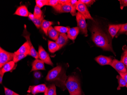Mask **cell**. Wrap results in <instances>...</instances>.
Instances as JSON below:
<instances>
[{
  "label": "cell",
  "instance_id": "1",
  "mask_svg": "<svg viewBox=\"0 0 127 95\" xmlns=\"http://www.w3.org/2000/svg\"><path fill=\"white\" fill-rule=\"evenodd\" d=\"M92 38L95 45L104 50L113 51L112 41L110 37L105 34L98 25L93 24L91 28Z\"/></svg>",
  "mask_w": 127,
  "mask_h": 95
},
{
  "label": "cell",
  "instance_id": "2",
  "mask_svg": "<svg viewBox=\"0 0 127 95\" xmlns=\"http://www.w3.org/2000/svg\"><path fill=\"white\" fill-rule=\"evenodd\" d=\"M62 68L60 65L56 66L48 72L46 79L47 81L57 83L60 81L65 85V81L67 76L65 74H62Z\"/></svg>",
  "mask_w": 127,
  "mask_h": 95
},
{
  "label": "cell",
  "instance_id": "3",
  "mask_svg": "<svg viewBox=\"0 0 127 95\" xmlns=\"http://www.w3.org/2000/svg\"><path fill=\"white\" fill-rule=\"evenodd\" d=\"M65 85L70 95H82L80 82L76 76H72L68 77Z\"/></svg>",
  "mask_w": 127,
  "mask_h": 95
},
{
  "label": "cell",
  "instance_id": "4",
  "mask_svg": "<svg viewBox=\"0 0 127 95\" xmlns=\"http://www.w3.org/2000/svg\"><path fill=\"white\" fill-rule=\"evenodd\" d=\"M76 16L78 27L79 28L81 33L85 37H87L88 36L87 28V25L86 21V18L78 11L77 13Z\"/></svg>",
  "mask_w": 127,
  "mask_h": 95
},
{
  "label": "cell",
  "instance_id": "5",
  "mask_svg": "<svg viewBox=\"0 0 127 95\" xmlns=\"http://www.w3.org/2000/svg\"><path fill=\"white\" fill-rule=\"evenodd\" d=\"M14 53L6 51L0 47V67H2L6 63L13 60Z\"/></svg>",
  "mask_w": 127,
  "mask_h": 95
},
{
  "label": "cell",
  "instance_id": "6",
  "mask_svg": "<svg viewBox=\"0 0 127 95\" xmlns=\"http://www.w3.org/2000/svg\"><path fill=\"white\" fill-rule=\"evenodd\" d=\"M38 55L39 59L44 63L53 66V63L51 61L49 54L47 53L42 46H39L38 47Z\"/></svg>",
  "mask_w": 127,
  "mask_h": 95
},
{
  "label": "cell",
  "instance_id": "7",
  "mask_svg": "<svg viewBox=\"0 0 127 95\" xmlns=\"http://www.w3.org/2000/svg\"><path fill=\"white\" fill-rule=\"evenodd\" d=\"M77 10L78 11V12L80 13H81L85 17L86 19L94 20L93 18L91 15L86 5L81 2L80 0H78V2Z\"/></svg>",
  "mask_w": 127,
  "mask_h": 95
},
{
  "label": "cell",
  "instance_id": "8",
  "mask_svg": "<svg viewBox=\"0 0 127 95\" xmlns=\"http://www.w3.org/2000/svg\"><path fill=\"white\" fill-rule=\"evenodd\" d=\"M23 36L25 38L27 41H28L30 44L31 49L29 55H30L31 56L35 58V59H38V58H39L38 53L36 51V50L34 48L33 46L32 45V43L31 41L30 38V34L27 32L26 28H25V30L23 32Z\"/></svg>",
  "mask_w": 127,
  "mask_h": 95
},
{
  "label": "cell",
  "instance_id": "9",
  "mask_svg": "<svg viewBox=\"0 0 127 95\" xmlns=\"http://www.w3.org/2000/svg\"><path fill=\"white\" fill-rule=\"evenodd\" d=\"M110 65L115 69L118 72L125 73L127 72V69L125 64L122 61L114 59L110 63Z\"/></svg>",
  "mask_w": 127,
  "mask_h": 95
},
{
  "label": "cell",
  "instance_id": "10",
  "mask_svg": "<svg viewBox=\"0 0 127 95\" xmlns=\"http://www.w3.org/2000/svg\"><path fill=\"white\" fill-rule=\"evenodd\" d=\"M47 89V87L45 84H41L38 85L30 86L28 92L31 93L35 95L38 93H45Z\"/></svg>",
  "mask_w": 127,
  "mask_h": 95
},
{
  "label": "cell",
  "instance_id": "11",
  "mask_svg": "<svg viewBox=\"0 0 127 95\" xmlns=\"http://www.w3.org/2000/svg\"><path fill=\"white\" fill-rule=\"evenodd\" d=\"M53 8L56 11L59 13H70L72 10L70 4L62 5L58 3L57 5Z\"/></svg>",
  "mask_w": 127,
  "mask_h": 95
},
{
  "label": "cell",
  "instance_id": "12",
  "mask_svg": "<svg viewBox=\"0 0 127 95\" xmlns=\"http://www.w3.org/2000/svg\"><path fill=\"white\" fill-rule=\"evenodd\" d=\"M31 72L38 70H45L44 63L40 59H35L32 63Z\"/></svg>",
  "mask_w": 127,
  "mask_h": 95
},
{
  "label": "cell",
  "instance_id": "13",
  "mask_svg": "<svg viewBox=\"0 0 127 95\" xmlns=\"http://www.w3.org/2000/svg\"><path fill=\"white\" fill-rule=\"evenodd\" d=\"M95 60L97 63L101 65H110L111 62L112 61V59L110 57H107L103 56H99L96 57Z\"/></svg>",
  "mask_w": 127,
  "mask_h": 95
},
{
  "label": "cell",
  "instance_id": "14",
  "mask_svg": "<svg viewBox=\"0 0 127 95\" xmlns=\"http://www.w3.org/2000/svg\"><path fill=\"white\" fill-rule=\"evenodd\" d=\"M29 12L27 7L25 5H21L17 8L14 15H17L23 17L28 16Z\"/></svg>",
  "mask_w": 127,
  "mask_h": 95
},
{
  "label": "cell",
  "instance_id": "15",
  "mask_svg": "<svg viewBox=\"0 0 127 95\" xmlns=\"http://www.w3.org/2000/svg\"><path fill=\"white\" fill-rule=\"evenodd\" d=\"M16 67L15 63L13 61H12L6 63L2 67L0 68V70H1L3 73H5L7 72H12L15 68Z\"/></svg>",
  "mask_w": 127,
  "mask_h": 95
},
{
  "label": "cell",
  "instance_id": "16",
  "mask_svg": "<svg viewBox=\"0 0 127 95\" xmlns=\"http://www.w3.org/2000/svg\"><path fill=\"white\" fill-rule=\"evenodd\" d=\"M68 41L67 35L65 33H60L58 38L56 41V42L61 48L67 44Z\"/></svg>",
  "mask_w": 127,
  "mask_h": 95
},
{
  "label": "cell",
  "instance_id": "17",
  "mask_svg": "<svg viewBox=\"0 0 127 95\" xmlns=\"http://www.w3.org/2000/svg\"><path fill=\"white\" fill-rule=\"evenodd\" d=\"M80 32V29L78 27H74L70 29L67 32L68 38L73 41L76 39Z\"/></svg>",
  "mask_w": 127,
  "mask_h": 95
},
{
  "label": "cell",
  "instance_id": "18",
  "mask_svg": "<svg viewBox=\"0 0 127 95\" xmlns=\"http://www.w3.org/2000/svg\"><path fill=\"white\" fill-rule=\"evenodd\" d=\"M122 24H119L110 25L109 26L108 31L112 38H113L117 34L122 27Z\"/></svg>",
  "mask_w": 127,
  "mask_h": 95
},
{
  "label": "cell",
  "instance_id": "19",
  "mask_svg": "<svg viewBox=\"0 0 127 95\" xmlns=\"http://www.w3.org/2000/svg\"><path fill=\"white\" fill-rule=\"evenodd\" d=\"M30 44L28 41H26L16 52L28 55L30 54Z\"/></svg>",
  "mask_w": 127,
  "mask_h": 95
},
{
  "label": "cell",
  "instance_id": "20",
  "mask_svg": "<svg viewBox=\"0 0 127 95\" xmlns=\"http://www.w3.org/2000/svg\"><path fill=\"white\" fill-rule=\"evenodd\" d=\"M60 33L52 26L50 27L48 32V35L50 38L53 40L56 41L59 37Z\"/></svg>",
  "mask_w": 127,
  "mask_h": 95
},
{
  "label": "cell",
  "instance_id": "21",
  "mask_svg": "<svg viewBox=\"0 0 127 95\" xmlns=\"http://www.w3.org/2000/svg\"><path fill=\"white\" fill-rule=\"evenodd\" d=\"M48 48L49 52L52 53L59 50L60 48L56 43L51 41H48Z\"/></svg>",
  "mask_w": 127,
  "mask_h": 95
},
{
  "label": "cell",
  "instance_id": "22",
  "mask_svg": "<svg viewBox=\"0 0 127 95\" xmlns=\"http://www.w3.org/2000/svg\"><path fill=\"white\" fill-rule=\"evenodd\" d=\"M53 24V22L44 20L43 21L41 28L45 34L48 35V32L50 27Z\"/></svg>",
  "mask_w": 127,
  "mask_h": 95
},
{
  "label": "cell",
  "instance_id": "23",
  "mask_svg": "<svg viewBox=\"0 0 127 95\" xmlns=\"http://www.w3.org/2000/svg\"><path fill=\"white\" fill-rule=\"evenodd\" d=\"M56 94V87L54 84L50 85L47 88L46 91L44 93V95H55Z\"/></svg>",
  "mask_w": 127,
  "mask_h": 95
},
{
  "label": "cell",
  "instance_id": "24",
  "mask_svg": "<svg viewBox=\"0 0 127 95\" xmlns=\"http://www.w3.org/2000/svg\"><path fill=\"white\" fill-rule=\"evenodd\" d=\"M14 53V56H13V61L15 63H17L20 61L22 60L23 59L26 57L27 55L22 54L20 53H17L16 51Z\"/></svg>",
  "mask_w": 127,
  "mask_h": 95
},
{
  "label": "cell",
  "instance_id": "25",
  "mask_svg": "<svg viewBox=\"0 0 127 95\" xmlns=\"http://www.w3.org/2000/svg\"><path fill=\"white\" fill-rule=\"evenodd\" d=\"M78 2V1L77 0H71L70 1V5L72 8V10L70 13L72 16H75L77 15L76 10Z\"/></svg>",
  "mask_w": 127,
  "mask_h": 95
},
{
  "label": "cell",
  "instance_id": "26",
  "mask_svg": "<svg viewBox=\"0 0 127 95\" xmlns=\"http://www.w3.org/2000/svg\"><path fill=\"white\" fill-rule=\"evenodd\" d=\"M123 52L121 56V61L123 63L127 68V46L123 47Z\"/></svg>",
  "mask_w": 127,
  "mask_h": 95
},
{
  "label": "cell",
  "instance_id": "27",
  "mask_svg": "<svg viewBox=\"0 0 127 95\" xmlns=\"http://www.w3.org/2000/svg\"><path fill=\"white\" fill-rule=\"evenodd\" d=\"M33 14L34 15L35 18H37V19L41 18L43 15L42 11L41 10L40 8L38 7L36 5L34 7Z\"/></svg>",
  "mask_w": 127,
  "mask_h": 95
},
{
  "label": "cell",
  "instance_id": "28",
  "mask_svg": "<svg viewBox=\"0 0 127 95\" xmlns=\"http://www.w3.org/2000/svg\"><path fill=\"white\" fill-rule=\"evenodd\" d=\"M117 78L118 83H119V85L117 88L118 90H120L122 87H125V86L126 87V82L125 79L122 76H121L120 75H117Z\"/></svg>",
  "mask_w": 127,
  "mask_h": 95
},
{
  "label": "cell",
  "instance_id": "29",
  "mask_svg": "<svg viewBox=\"0 0 127 95\" xmlns=\"http://www.w3.org/2000/svg\"><path fill=\"white\" fill-rule=\"evenodd\" d=\"M43 20H44V17H43V15L41 18L37 19V18H34L33 19H32L31 20L33 22L36 28L37 29H39L41 28V25H42V23L43 21Z\"/></svg>",
  "mask_w": 127,
  "mask_h": 95
},
{
  "label": "cell",
  "instance_id": "30",
  "mask_svg": "<svg viewBox=\"0 0 127 95\" xmlns=\"http://www.w3.org/2000/svg\"><path fill=\"white\" fill-rule=\"evenodd\" d=\"M54 28L60 33H67L70 28L69 27H64L61 26H55Z\"/></svg>",
  "mask_w": 127,
  "mask_h": 95
},
{
  "label": "cell",
  "instance_id": "31",
  "mask_svg": "<svg viewBox=\"0 0 127 95\" xmlns=\"http://www.w3.org/2000/svg\"><path fill=\"white\" fill-rule=\"evenodd\" d=\"M123 33L127 34V23L125 24H122L120 30L117 35L116 37H117L119 35Z\"/></svg>",
  "mask_w": 127,
  "mask_h": 95
},
{
  "label": "cell",
  "instance_id": "32",
  "mask_svg": "<svg viewBox=\"0 0 127 95\" xmlns=\"http://www.w3.org/2000/svg\"><path fill=\"white\" fill-rule=\"evenodd\" d=\"M48 0H36L35 2L36 5L41 8L44 6L47 5Z\"/></svg>",
  "mask_w": 127,
  "mask_h": 95
},
{
  "label": "cell",
  "instance_id": "33",
  "mask_svg": "<svg viewBox=\"0 0 127 95\" xmlns=\"http://www.w3.org/2000/svg\"><path fill=\"white\" fill-rule=\"evenodd\" d=\"M5 95H20L4 86Z\"/></svg>",
  "mask_w": 127,
  "mask_h": 95
},
{
  "label": "cell",
  "instance_id": "34",
  "mask_svg": "<svg viewBox=\"0 0 127 95\" xmlns=\"http://www.w3.org/2000/svg\"><path fill=\"white\" fill-rule=\"evenodd\" d=\"M59 3V0H48L47 5L55 7Z\"/></svg>",
  "mask_w": 127,
  "mask_h": 95
},
{
  "label": "cell",
  "instance_id": "35",
  "mask_svg": "<svg viewBox=\"0 0 127 95\" xmlns=\"http://www.w3.org/2000/svg\"><path fill=\"white\" fill-rule=\"evenodd\" d=\"M80 0L81 2L83 3L88 7H90L95 2V0Z\"/></svg>",
  "mask_w": 127,
  "mask_h": 95
},
{
  "label": "cell",
  "instance_id": "36",
  "mask_svg": "<svg viewBox=\"0 0 127 95\" xmlns=\"http://www.w3.org/2000/svg\"><path fill=\"white\" fill-rule=\"evenodd\" d=\"M120 4V8L122 10L125 7H127V0H119Z\"/></svg>",
  "mask_w": 127,
  "mask_h": 95
},
{
  "label": "cell",
  "instance_id": "37",
  "mask_svg": "<svg viewBox=\"0 0 127 95\" xmlns=\"http://www.w3.org/2000/svg\"><path fill=\"white\" fill-rule=\"evenodd\" d=\"M33 75L34 77L37 79H39L42 77V74L40 72H38L37 71H35L33 73Z\"/></svg>",
  "mask_w": 127,
  "mask_h": 95
},
{
  "label": "cell",
  "instance_id": "38",
  "mask_svg": "<svg viewBox=\"0 0 127 95\" xmlns=\"http://www.w3.org/2000/svg\"><path fill=\"white\" fill-rule=\"evenodd\" d=\"M71 0H59V3L61 5L70 4Z\"/></svg>",
  "mask_w": 127,
  "mask_h": 95
},
{
  "label": "cell",
  "instance_id": "39",
  "mask_svg": "<svg viewBox=\"0 0 127 95\" xmlns=\"http://www.w3.org/2000/svg\"><path fill=\"white\" fill-rule=\"evenodd\" d=\"M119 74H120L121 76H122L125 79L126 83V87L127 88V72L126 73H119Z\"/></svg>",
  "mask_w": 127,
  "mask_h": 95
},
{
  "label": "cell",
  "instance_id": "40",
  "mask_svg": "<svg viewBox=\"0 0 127 95\" xmlns=\"http://www.w3.org/2000/svg\"><path fill=\"white\" fill-rule=\"evenodd\" d=\"M4 73L2 72L1 70H0V83L2 84V82L3 77V75Z\"/></svg>",
  "mask_w": 127,
  "mask_h": 95
},
{
  "label": "cell",
  "instance_id": "41",
  "mask_svg": "<svg viewBox=\"0 0 127 95\" xmlns=\"http://www.w3.org/2000/svg\"><path fill=\"white\" fill-rule=\"evenodd\" d=\"M28 17L30 20H32V19H33L35 18L34 17V15L33 14H32L31 13H29V14Z\"/></svg>",
  "mask_w": 127,
  "mask_h": 95
},
{
  "label": "cell",
  "instance_id": "42",
  "mask_svg": "<svg viewBox=\"0 0 127 95\" xmlns=\"http://www.w3.org/2000/svg\"><path fill=\"white\" fill-rule=\"evenodd\" d=\"M27 95H31V94H27Z\"/></svg>",
  "mask_w": 127,
  "mask_h": 95
},
{
  "label": "cell",
  "instance_id": "43",
  "mask_svg": "<svg viewBox=\"0 0 127 95\" xmlns=\"http://www.w3.org/2000/svg\"></svg>",
  "mask_w": 127,
  "mask_h": 95
}]
</instances>
